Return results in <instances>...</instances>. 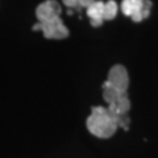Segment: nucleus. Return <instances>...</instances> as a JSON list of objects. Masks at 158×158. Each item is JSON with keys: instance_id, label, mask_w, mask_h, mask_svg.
I'll return each instance as SVG.
<instances>
[{"instance_id": "obj_6", "label": "nucleus", "mask_w": 158, "mask_h": 158, "mask_svg": "<svg viewBox=\"0 0 158 158\" xmlns=\"http://www.w3.org/2000/svg\"><path fill=\"white\" fill-rule=\"evenodd\" d=\"M63 4L69 9H74V11H81L83 8H88L96 0H62Z\"/></svg>"}, {"instance_id": "obj_2", "label": "nucleus", "mask_w": 158, "mask_h": 158, "mask_svg": "<svg viewBox=\"0 0 158 158\" xmlns=\"http://www.w3.org/2000/svg\"><path fill=\"white\" fill-rule=\"evenodd\" d=\"M38 23L33 27V31H41L45 38L63 40L69 36V29L61 19V6L57 0H46L36 9Z\"/></svg>"}, {"instance_id": "obj_1", "label": "nucleus", "mask_w": 158, "mask_h": 158, "mask_svg": "<svg viewBox=\"0 0 158 158\" xmlns=\"http://www.w3.org/2000/svg\"><path fill=\"white\" fill-rule=\"evenodd\" d=\"M131 118L128 115L120 116L113 112L110 107H92L91 115L88 116L86 125L88 132L99 138H110L116 133L117 128L128 131Z\"/></svg>"}, {"instance_id": "obj_5", "label": "nucleus", "mask_w": 158, "mask_h": 158, "mask_svg": "<svg viewBox=\"0 0 158 158\" xmlns=\"http://www.w3.org/2000/svg\"><path fill=\"white\" fill-rule=\"evenodd\" d=\"M104 6H106L104 2L96 0V2H94L91 6L86 9L87 16L90 17V21H91L92 27L98 28L106 21L104 20Z\"/></svg>"}, {"instance_id": "obj_3", "label": "nucleus", "mask_w": 158, "mask_h": 158, "mask_svg": "<svg viewBox=\"0 0 158 158\" xmlns=\"http://www.w3.org/2000/svg\"><path fill=\"white\" fill-rule=\"evenodd\" d=\"M153 4L150 0H123L121 11L135 23H141L149 17Z\"/></svg>"}, {"instance_id": "obj_4", "label": "nucleus", "mask_w": 158, "mask_h": 158, "mask_svg": "<svg viewBox=\"0 0 158 158\" xmlns=\"http://www.w3.org/2000/svg\"><path fill=\"white\" fill-rule=\"evenodd\" d=\"M106 82L108 85H111L112 87L117 88V90L128 91V87H129V75H128L127 69L123 65H115L113 67H111Z\"/></svg>"}, {"instance_id": "obj_7", "label": "nucleus", "mask_w": 158, "mask_h": 158, "mask_svg": "<svg viewBox=\"0 0 158 158\" xmlns=\"http://www.w3.org/2000/svg\"><path fill=\"white\" fill-rule=\"evenodd\" d=\"M118 11V6L116 2L113 0H108L106 2V6H104V20L106 21H110V20H113L116 17Z\"/></svg>"}]
</instances>
